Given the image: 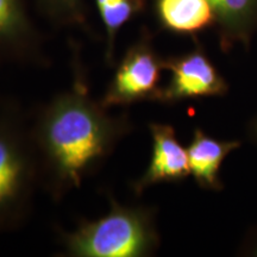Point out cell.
<instances>
[{
  "mask_svg": "<svg viewBox=\"0 0 257 257\" xmlns=\"http://www.w3.org/2000/svg\"><path fill=\"white\" fill-rule=\"evenodd\" d=\"M163 68L169 70L172 76L168 85L160 89L157 101L178 102L221 95L227 91L224 79L200 48L163 60Z\"/></svg>",
  "mask_w": 257,
  "mask_h": 257,
  "instance_id": "obj_5",
  "label": "cell"
},
{
  "mask_svg": "<svg viewBox=\"0 0 257 257\" xmlns=\"http://www.w3.org/2000/svg\"><path fill=\"white\" fill-rule=\"evenodd\" d=\"M216 16L221 41L248 42L257 28V0H208Z\"/></svg>",
  "mask_w": 257,
  "mask_h": 257,
  "instance_id": "obj_10",
  "label": "cell"
},
{
  "mask_svg": "<svg viewBox=\"0 0 257 257\" xmlns=\"http://www.w3.org/2000/svg\"><path fill=\"white\" fill-rule=\"evenodd\" d=\"M110 211L61 232L64 252L72 257H144L155 251L159 236L152 210L118 202L107 194Z\"/></svg>",
  "mask_w": 257,
  "mask_h": 257,
  "instance_id": "obj_3",
  "label": "cell"
},
{
  "mask_svg": "<svg viewBox=\"0 0 257 257\" xmlns=\"http://www.w3.org/2000/svg\"><path fill=\"white\" fill-rule=\"evenodd\" d=\"M86 81L78 66L73 85L30 118L41 186L56 201L81 187L133 131L127 113L112 114L92 98Z\"/></svg>",
  "mask_w": 257,
  "mask_h": 257,
  "instance_id": "obj_1",
  "label": "cell"
},
{
  "mask_svg": "<svg viewBox=\"0 0 257 257\" xmlns=\"http://www.w3.org/2000/svg\"><path fill=\"white\" fill-rule=\"evenodd\" d=\"M163 59L154 49L152 38L143 32L127 48L102 96L105 107H125L143 100H156Z\"/></svg>",
  "mask_w": 257,
  "mask_h": 257,
  "instance_id": "obj_4",
  "label": "cell"
},
{
  "mask_svg": "<svg viewBox=\"0 0 257 257\" xmlns=\"http://www.w3.org/2000/svg\"><path fill=\"white\" fill-rule=\"evenodd\" d=\"M239 147L238 142L214 140L195 128L187 153L191 175L200 187L218 189L220 187L219 169L225 157Z\"/></svg>",
  "mask_w": 257,
  "mask_h": 257,
  "instance_id": "obj_9",
  "label": "cell"
},
{
  "mask_svg": "<svg viewBox=\"0 0 257 257\" xmlns=\"http://www.w3.org/2000/svg\"><path fill=\"white\" fill-rule=\"evenodd\" d=\"M153 137V155L146 172L133 182L135 194L140 195L161 182H175L191 175L188 153L180 144L173 126L150 124Z\"/></svg>",
  "mask_w": 257,
  "mask_h": 257,
  "instance_id": "obj_7",
  "label": "cell"
},
{
  "mask_svg": "<svg viewBox=\"0 0 257 257\" xmlns=\"http://www.w3.org/2000/svg\"><path fill=\"white\" fill-rule=\"evenodd\" d=\"M106 32V61L114 62L115 38L121 28L140 16L148 0H94Z\"/></svg>",
  "mask_w": 257,
  "mask_h": 257,
  "instance_id": "obj_11",
  "label": "cell"
},
{
  "mask_svg": "<svg viewBox=\"0 0 257 257\" xmlns=\"http://www.w3.org/2000/svg\"><path fill=\"white\" fill-rule=\"evenodd\" d=\"M37 8L51 23L59 27H85L87 11L85 0H35Z\"/></svg>",
  "mask_w": 257,
  "mask_h": 257,
  "instance_id": "obj_12",
  "label": "cell"
},
{
  "mask_svg": "<svg viewBox=\"0 0 257 257\" xmlns=\"http://www.w3.org/2000/svg\"><path fill=\"white\" fill-rule=\"evenodd\" d=\"M154 9L161 27L173 34L195 35L216 24L208 0H155Z\"/></svg>",
  "mask_w": 257,
  "mask_h": 257,
  "instance_id": "obj_8",
  "label": "cell"
},
{
  "mask_svg": "<svg viewBox=\"0 0 257 257\" xmlns=\"http://www.w3.org/2000/svg\"><path fill=\"white\" fill-rule=\"evenodd\" d=\"M40 166L30 131V117L14 99L0 100V232L15 231L28 220Z\"/></svg>",
  "mask_w": 257,
  "mask_h": 257,
  "instance_id": "obj_2",
  "label": "cell"
},
{
  "mask_svg": "<svg viewBox=\"0 0 257 257\" xmlns=\"http://www.w3.org/2000/svg\"><path fill=\"white\" fill-rule=\"evenodd\" d=\"M48 63L43 40L29 15L25 0H0V67H44Z\"/></svg>",
  "mask_w": 257,
  "mask_h": 257,
  "instance_id": "obj_6",
  "label": "cell"
}]
</instances>
